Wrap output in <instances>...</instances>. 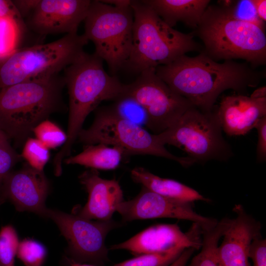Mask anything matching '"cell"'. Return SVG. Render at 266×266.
I'll return each instance as SVG.
<instances>
[{"label": "cell", "instance_id": "1", "mask_svg": "<svg viewBox=\"0 0 266 266\" xmlns=\"http://www.w3.org/2000/svg\"><path fill=\"white\" fill-rule=\"evenodd\" d=\"M155 71L170 89L205 112L213 110L225 91L232 89L243 95L248 89L257 87L266 74L247 62L229 60L219 63L201 52L195 57L182 55L157 66Z\"/></svg>", "mask_w": 266, "mask_h": 266}, {"label": "cell", "instance_id": "2", "mask_svg": "<svg viewBox=\"0 0 266 266\" xmlns=\"http://www.w3.org/2000/svg\"><path fill=\"white\" fill-rule=\"evenodd\" d=\"M236 2L230 7L209 5L191 33L203 43L200 52L213 61L242 59L256 68L266 64L264 22L239 18L234 10Z\"/></svg>", "mask_w": 266, "mask_h": 266}, {"label": "cell", "instance_id": "3", "mask_svg": "<svg viewBox=\"0 0 266 266\" xmlns=\"http://www.w3.org/2000/svg\"><path fill=\"white\" fill-rule=\"evenodd\" d=\"M103 61L95 53L84 52L64 69L69 97V114L66 141L53 159L56 175L61 174L62 162L70 156L87 116L102 101L115 100L126 92V84L116 76L108 74Z\"/></svg>", "mask_w": 266, "mask_h": 266}, {"label": "cell", "instance_id": "4", "mask_svg": "<svg viewBox=\"0 0 266 266\" xmlns=\"http://www.w3.org/2000/svg\"><path fill=\"white\" fill-rule=\"evenodd\" d=\"M63 76L16 84L0 89V129L17 143L33 128L63 107Z\"/></svg>", "mask_w": 266, "mask_h": 266}, {"label": "cell", "instance_id": "5", "mask_svg": "<svg viewBox=\"0 0 266 266\" xmlns=\"http://www.w3.org/2000/svg\"><path fill=\"white\" fill-rule=\"evenodd\" d=\"M131 7L133 42L124 68L140 73L168 64L188 52L202 50L191 33H183L170 27L142 0H132Z\"/></svg>", "mask_w": 266, "mask_h": 266}, {"label": "cell", "instance_id": "6", "mask_svg": "<svg viewBox=\"0 0 266 266\" xmlns=\"http://www.w3.org/2000/svg\"><path fill=\"white\" fill-rule=\"evenodd\" d=\"M83 34H65L50 43L17 49L0 61V89L59 74L85 52Z\"/></svg>", "mask_w": 266, "mask_h": 266}, {"label": "cell", "instance_id": "7", "mask_svg": "<svg viewBox=\"0 0 266 266\" xmlns=\"http://www.w3.org/2000/svg\"><path fill=\"white\" fill-rule=\"evenodd\" d=\"M84 22L83 34L94 44V53L106 62L111 74L124 68L132 46L131 7H117L91 0Z\"/></svg>", "mask_w": 266, "mask_h": 266}, {"label": "cell", "instance_id": "8", "mask_svg": "<svg viewBox=\"0 0 266 266\" xmlns=\"http://www.w3.org/2000/svg\"><path fill=\"white\" fill-rule=\"evenodd\" d=\"M222 131L214 108L205 112L193 106L171 126L155 136L164 146L169 144L183 150L195 163L225 162L233 157V152Z\"/></svg>", "mask_w": 266, "mask_h": 266}, {"label": "cell", "instance_id": "9", "mask_svg": "<svg viewBox=\"0 0 266 266\" xmlns=\"http://www.w3.org/2000/svg\"><path fill=\"white\" fill-rule=\"evenodd\" d=\"M77 138L84 145L103 143L123 149L127 156L150 155L174 161L184 167L195 162L189 157L173 155L156 139L155 134L118 115L110 107L96 112L91 126L80 132Z\"/></svg>", "mask_w": 266, "mask_h": 266}, {"label": "cell", "instance_id": "10", "mask_svg": "<svg viewBox=\"0 0 266 266\" xmlns=\"http://www.w3.org/2000/svg\"><path fill=\"white\" fill-rule=\"evenodd\" d=\"M44 217L52 219L68 243L71 260L104 266L109 261L105 245L107 234L120 224L112 220L106 221L89 220L75 214L46 208Z\"/></svg>", "mask_w": 266, "mask_h": 266}, {"label": "cell", "instance_id": "11", "mask_svg": "<svg viewBox=\"0 0 266 266\" xmlns=\"http://www.w3.org/2000/svg\"><path fill=\"white\" fill-rule=\"evenodd\" d=\"M155 69L150 68L141 72L134 82L126 84L125 94L143 106L149 118L147 127L158 134L194 106L170 89L157 76Z\"/></svg>", "mask_w": 266, "mask_h": 266}, {"label": "cell", "instance_id": "12", "mask_svg": "<svg viewBox=\"0 0 266 266\" xmlns=\"http://www.w3.org/2000/svg\"><path fill=\"white\" fill-rule=\"evenodd\" d=\"M191 203L179 201L159 195L143 187L133 199L123 201L117 211L125 222L159 218L191 221L202 231L214 227L218 221L198 214Z\"/></svg>", "mask_w": 266, "mask_h": 266}, {"label": "cell", "instance_id": "13", "mask_svg": "<svg viewBox=\"0 0 266 266\" xmlns=\"http://www.w3.org/2000/svg\"><path fill=\"white\" fill-rule=\"evenodd\" d=\"M202 230L193 223L186 233L175 224L152 226L121 243L112 245L110 249L126 250L135 256L166 252L172 249L193 248L199 249L202 243Z\"/></svg>", "mask_w": 266, "mask_h": 266}, {"label": "cell", "instance_id": "14", "mask_svg": "<svg viewBox=\"0 0 266 266\" xmlns=\"http://www.w3.org/2000/svg\"><path fill=\"white\" fill-rule=\"evenodd\" d=\"M90 0H39L24 21L27 29L40 35L77 33Z\"/></svg>", "mask_w": 266, "mask_h": 266}, {"label": "cell", "instance_id": "15", "mask_svg": "<svg viewBox=\"0 0 266 266\" xmlns=\"http://www.w3.org/2000/svg\"><path fill=\"white\" fill-rule=\"evenodd\" d=\"M2 196L19 211H30L44 217L45 200L49 183L43 171L26 163L19 170L11 171L1 186Z\"/></svg>", "mask_w": 266, "mask_h": 266}, {"label": "cell", "instance_id": "16", "mask_svg": "<svg viewBox=\"0 0 266 266\" xmlns=\"http://www.w3.org/2000/svg\"><path fill=\"white\" fill-rule=\"evenodd\" d=\"M236 217L231 219L218 247L221 266H251L249 254L251 245L261 236V225L246 213L240 204L233 208Z\"/></svg>", "mask_w": 266, "mask_h": 266}, {"label": "cell", "instance_id": "17", "mask_svg": "<svg viewBox=\"0 0 266 266\" xmlns=\"http://www.w3.org/2000/svg\"><path fill=\"white\" fill-rule=\"evenodd\" d=\"M79 180L88 194V199L74 214L89 220H111L117 206L123 201V191L118 181L102 178L93 169L84 171Z\"/></svg>", "mask_w": 266, "mask_h": 266}, {"label": "cell", "instance_id": "18", "mask_svg": "<svg viewBox=\"0 0 266 266\" xmlns=\"http://www.w3.org/2000/svg\"><path fill=\"white\" fill-rule=\"evenodd\" d=\"M214 110L221 128L230 136L244 135L255 128L266 116V97L253 98L244 95L224 97Z\"/></svg>", "mask_w": 266, "mask_h": 266}, {"label": "cell", "instance_id": "19", "mask_svg": "<svg viewBox=\"0 0 266 266\" xmlns=\"http://www.w3.org/2000/svg\"><path fill=\"white\" fill-rule=\"evenodd\" d=\"M169 26L181 22L194 30L210 0H143Z\"/></svg>", "mask_w": 266, "mask_h": 266}, {"label": "cell", "instance_id": "20", "mask_svg": "<svg viewBox=\"0 0 266 266\" xmlns=\"http://www.w3.org/2000/svg\"><path fill=\"white\" fill-rule=\"evenodd\" d=\"M131 175L136 183L168 198L189 203L199 200L210 201L195 189L173 179L160 177L141 167L133 168Z\"/></svg>", "mask_w": 266, "mask_h": 266}, {"label": "cell", "instance_id": "21", "mask_svg": "<svg viewBox=\"0 0 266 266\" xmlns=\"http://www.w3.org/2000/svg\"><path fill=\"white\" fill-rule=\"evenodd\" d=\"M128 156L122 148L103 143L84 145L81 152L64 160L68 165H79L95 170H111Z\"/></svg>", "mask_w": 266, "mask_h": 266}, {"label": "cell", "instance_id": "22", "mask_svg": "<svg viewBox=\"0 0 266 266\" xmlns=\"http://www.w3.org/2000/svg\"><path fill=\"white\" fill-rule=\"evenodd\" d=\"M230 220L224 218L214 227L202 231L201 250L187 266H221L218 255V243Z\"/></svg>", "mask_w": 266, "mask_h": 266}, {"label": "cell", "instance_id": "23", "mask_svg": "<svg viewBox=\"0 0 266 266\" xmlns=\"http://www.w3.org/2000/svg\"><path fill=\"white\" fill-rule=\"evenodd\" d=\"M112 109L121 117L141 127L148 126L149 118L147 113L136 100L124 94L116 99Z\"/></svg>", "mask_w": 266, "mask_h": 266}, {"label": "cell", "instance_id": "24", "mask_svg": "<svg viewBox=\"0 0 266 266\" xmlns=\"http://www.w3.org/2000/svg\"><path fill=\"white\" fill-rule=\"evenodd\" d=\"M185 249L178 248L166 252L142 254L113 266H168Z\"/></svg>", "mask_w": 266, "mask_h": 266}, {"label": "cell", "instance_id": "25", "mask_svg": "<svg viewBox=\"0 0 266 266\" xmlns=\"http://www.w3.org/2000/svg\"><path fill=\"white\" fill-rule=\"evenodd\" d=\"M33 133L36 138L49 149L64 145L67 139L66 133L57 125L47 119L37 125L33 128Z\"/></svg>", "mask_w": 266, "mask_h": 266}, {"label": "cell", "instance_id": "26", "mask_svg": "<svg viewBox=\"0 0 266 266\" xmlns=\"http://www.w3.org/2000/svg\"><path fill=\"white\" fill-rule=\"evenodd\" d=\"M16 256L25 266H42L47 257V250L36 240L25 239L19 242Z\"/></svg>", "mask_w": 266, "mask_h": 266}, {"label": "cell", "instance_id": "27", "mask_svg": "<svg viewBox=\"0 0 266 266\" xmlns=\"http://www.w3.org/2000/svg\"><path fill=\"white\" fill-rule=\"evenodd\" d=\"M19 242L17 232L11 225L1 228L0 231V266H14Z\"/></svg>", "mask_w": 266, "mask_h": 266}, {"label": "cell", "instance_id": "28", "mask_svg": "<svg viewBox=\"0 0 266 266\" xmlns=\"http://www.w3.org/2000/svg\"><path fill=\"white\" fill-rule=\"evenodd\" d=\"M21 156L31 167L43 171L50 158L49 149L36 138L28 137Z\"/></svg>", "mask_w": 266, "mask_h": 266}, {"label": "cell", "instance_id": "29", "mask_svg": "<svg viewBox=\"0 0 266 266\" xmlns=\"http://www.w3.org/2000/svg\"><path fill=\"white\" fill-rule=\"evenodd\" d=\"M21 158L12 147L8 139L0 142V188L5 177Z\"/></svg>", "mask_w": 266, "mask_h": 266}, {"label": "cell", "instance_id": "30", "mask_svg": "<svg viewBox=\"0 0 266 266\" xmlns=\"http://www.w3.org/2000/svg\"><path fill=\"white\" fill-rule=\"evenodd\" d=\"M249 257L252 260L253 266H266V240L261 236L252 242Z\"/></svg>", "mask_w": 266, "mask_h": 266}, {"label": "cell", "instance_id": "31", "mask_svg": "<svg viewBox=\"0 0 266 266\" xmlns=\"http://www.w3.org/2000/svg\"><path fill=\"white\" fill-rule=\"evenodd\" d=\"M0 18L15 22L21 30L27 29L24 20L21 17L12 0H0Z\"/></svg>", "mask_w": 266, "mask_h": 266}, {"label": "cell", "instance_id": "32", "mask_svg": "<svg viewBox=\"0 0 266 266\" xmlns=\"http://www.w3.org/2000/svg\"><path fill=\"white\" fill-rule=\"evenodd\" d=\"M255 128L258 132V140L256 148V158L258 162L266 160V116L261 119Z\"/></svg>", "mask_w": 266, "mask_h": 266}, {"label": "cell", "instance_id": "33", "mask_svg": "<svg viewBox=\"0 0 266 266\" xmlns=\"http://www.w3.org/2000/svg\"><path fill=\"white\" fill-rule=\"evenodd\" d=\"M21 17L24 20L28 17L35 8L39 0H12Z\"/></svg>", "mask_w": 266, "mask_h": 266}, {"label": "cell", "instance_id": "34", "mask_svg": "<svg viewBox=\"0 0 266 266\" xmlns=\"http://www.w3.org/2000/svg\"><path fill=\"white\" fill-rule=\"evenodd\" d=\"M257 17L262 21L265 22L266 20V0H250Z\"/></svg>", "mask_w": 266, "mask_h": 266}, {"label": "cell", "instance_id": "35", "mask_svg": "<svg viewBox=\"0 0 266 266\" xmlns=\"http://www.w3.org/2000/svg\"><path fill=\"white\" fill-rule=\"evenodd\" d=\"M195 250L193 248L185 249L179 257L168 266H186Z\"/></svg>", "mask_w": 266, "mask_h": 266}, {"label": "cell", "instance_id": "36", "mask_svg": "<svg viewBox=\"0 0 266 266\" xmlns=\"http://www.w3.org/2000/svg\"><path fill=\"white\" fill-rule=\"evenodd\" d=\"M101 2L117 7H128L131 5L132 0H104Z\"/></svg>", "mask_w": 266, "mask_h": 266}, {"label": "cell", "instance_id": "37", "mask_svg": "<svg viewBox=\"0 0 266 266\" xmlns=\"http://www.w3.org/2000/svg\"><path fill=\"white\" fill-rule=\"evenodd\" d=\"M250 97L253 98H262L266 97V86L261 87L255 90Z\"/></svg>", "mask_w": 266, "mask_h": 266}, {"label": "cell", "instance_id": "38", "mask_svg": "<svg viewBox=\"0 0 266 266\" xmlns=\"http://www.w3.org/2000/svg\"><path fill=\"white\" fill-rule=\"evenodd\" d=\"M236 1L232 0H218L217 3L218 4L225 7H230L233 6L235 3Z\"/></svg>", "mask_w": 266, "mask_h": 266}, {"label": "cell", "instance_id": "39", "mask_svg": "<svg viewBox=\"0 0 266 266\" xmlns=\"http://www.w3.org/2000/svg\"><path fill=\"white\" fill-rule=\"evenodd\" d=\"M69 264L70 266H95L91 264L77 263L71 260L69 261Z\"/></svg>", "mask_w": 266, "mask_h": 266}, {"label": "cell", "instance_id": "40", "mask_svg": "<svg viewBox=\"0 0 266 266\" xmlns=\"http://www.w3.org/2000/svg\"><path fill=\"white\" fill-rule=\"evenodd\" d=\"M8 138L3 132L0 129V142Z\"/></svg>", "mask_w": 266, "mask_h": 266}, {"label": "cell", "instance_id": "41", "mask_svg": "<svg viewBox=\"0 0 266 266\" xmlns=\"http://www.w3.org/2000/svg\"><path fill=\"white\" fill-rule=\"evenodd\" d=\"M1 200H0V204H1Z\"/></svg>", "mask_w": 266, "mask_h": 266}]
</instances>
